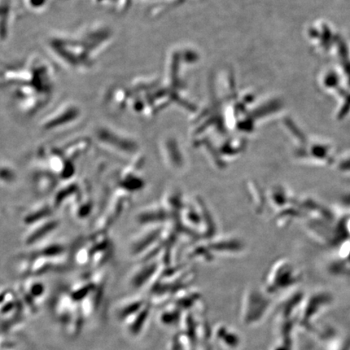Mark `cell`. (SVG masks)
<instances>
[{
    "label": "cell",
    "instance_id": "cell-4",
    "mask_svg": "<svg viewBox=\"0 0 350 350\" xmlns=\"http://www.w3.org/2000/svg\"><path fill=\"white\" fill-rule=\"evenodd\" d=\"M79 194H80V189H79L78 186L75 183H71V185L61 187L55 197V207L60 206L64 202H67L70 197L78 196Z\"/></svg>",
    "mask_w": 350,
    "mask_h": 350
},
{
    "label": "cell",
    "instance_id": "cell-5",
    "mask_svg": "<svg viewBox=\"0 0 350 350\" xmlns=\"http://www.w3.org/2000/svg\"><path fill=\"white\" fill-rule=\"evenodd\" d=\"M92 251L90 245L79 249L76 255V261L79 265H85L91 262Z\"/></svg>",
    "mask_w": 350,
    "mask_h": 350
},
{
    "label": "cell",
    "instance_id": "cell-2",
    "mask_svg": "<svg viewBox=\"0 0 350 350\" xmlns=\"http://www.w3.org/2000/svg\"><path fill=\"white\" fill-rule=\"evenodd\" d=\"M99 141L108 147L117 148V150L131 152V146H129L126 139H122L119 135H116L112 129L102 128L97 134Z\"/></svg>",
    "mask_w": 350,
    "mask_h": 350
},
{
    "label": "cell",
    "instance_id": "cell-3",
    "mask_svg": "<svg viewBox=\"0 0 350 350\" xmlns=\"http://www.w3.org/2000/svg\"><path fill=\"white\" fill-rule=\"evenodd\" d=\"M52 207L47 204H38L26 214L24 222L26 225L32 226L38 221L45 220L51 215Z\"/></svg>",
    "mask_w": 350,
    "mask_h": 350
},
{
    "label": "cell",
    "instance_id": "cell-1",
    "mask_svg": "<svg viewBox=\"0 0 350 350\" xmlns=\"http://www.w3.org/2000/svg\"><path fill=\"white\" fill-rule=\"evenodd\" d=\"M59 225V221L53 218H47L38 221L30 227L27 234L25 235V243L27 245L37 243L44 237L53 232Z\"/></svg>",
    "mask_w": 350,
    "mask_h": 350
},
{
    "label": "cell",
    "instance_id": "cell-6",
    "mask_svg": "<svg viewBox=\"0 0 350 350\" xmlns=\"http://www.w3.org/2000/svg\"><path fill=\"white\" fill-rule=\"evenodd\" d=\"M37 185L39 187L38 189L42 191H49L53 188L55 183L54 178L51 175H44L38 176Z\"/></svg>",
    "mask_w": 350,
    "mask_h": 350
},
{
    "label": "cell",
    "instance_id": "cell-7",
    "mask_svg": "<svg viewBox=\"0 0 350 350\" xmlns=\"http://www.w3.org/2000/svg\"><path fill=\"white\" fill-rule=\"evenodd\" d=\"M74 172H75V167H74L73 161H66L65 167L61 174L60 177L64 179H69L73 176Z\"/></svg>",
    "mask_w": 350,
    "mask_h": 350
},
{
    "label": "cell",
    "instance_id": "cell-8",
    "mask_svg": "<svg viewBox=\"0 0 350 350\" xmlns=\"http://www.w3.org/2000/svg\"><path fill=\"white\" fill-rule=\"evenodd\" d=\"M30 293L34 296H40L43 293V286L41 283H33L29 288Z\"/></svg>",
    "mask_w": 350,
    "mask_h": 350
}]
</instances>
